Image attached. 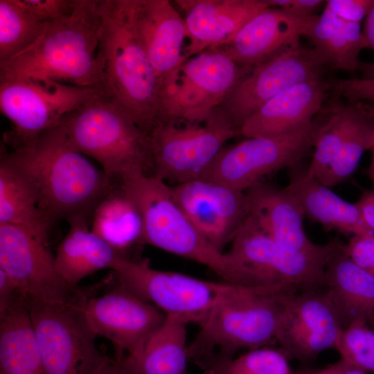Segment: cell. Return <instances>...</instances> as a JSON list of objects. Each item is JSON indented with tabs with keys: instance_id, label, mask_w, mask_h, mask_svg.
Here are the masks:
<instances>
[{
	"instance_id": "52",
	"label": "cell",
	"mask_w": 374,
	"mask_h": 374,
	"mask_svg": "<svg viewBox=\"0 0 374 374\" xmlns=\"http://www.w3.org/2000/svg\"><path fill=\"white\" fill-rule=\"evenodd\" d=\"M204 374H211L208 371H205Z\"/></svg>"
},
{
	"instance_id": "12",
	"label": "cell",
	"mask_w": 374,
	"mask_h": 374,
	"mask_svg": "<svg viewBox=\"0 0 374 374\" xmlns=\"http://www.w3.org/2000/svg\"><path fill=\"white\" fill-rule=\"evenodd\" d=\"M341 243L336 238L313 251L289 252L266 234L249 215L226 253L251 269L267 285L285 283L301 290L316 289L325 287L326 265Z\"/></svg>"
},
{
	"instance_id": "6",
	"label": "cell",
	"mask_w": 374,
	"mask_h": 374,
	"mask_svg": "<svg viewBox=\"0 0 374 374\" xmlns=\"http://www.w3.org/2000/svg\"><path fill=\"white\" fill-rule=\"evenodd\" d=\"M64 124L71 145L97 161L113 183L151 175L149 136L105 96L73 112Z\"/></svg>"
},
{
	"instance_id": "42",
	"label": "cell",
	"mask_w": 374,
	"mask_h": 374,
	"mask_svg": "<svg viewBox=\"0 0 374 374\" xmlns=\"http://www.w3.org/2000/svg\"><path fill=\"white\" fill-rule=\"evenodd\" d=\"M19 292L9 275L0 269V314L9 307Z\"/></svg>"
},
{
	"instance_id": "48",
	"label": "cell",
	"mask_w": 374,
	"mask_h": 374,
	"mask_svg": "<svg viewBox=\"0 0 374 374\" xmlns=\"http://www.w3.org/2000/svg\"><path fill=\"white\" fill-rule=\"evenodd\" d=\"M359 103L365 109H366L370 114L374 116V107L371 106L370 104L366 103H362V102H359ZM370 150H371L372 152V161H374V139H373Z\"/></svg>"
},
{
	"instance_id": "7",
	"label": "cell",
	"mask_w": 374,
	"mask_h": 374,
	"mask_svg": "<svg viewBox=\"0 0 374 374\" xmlns=\"http://www.w3.org/2000/svg\"><path fill=\"white\" fill-rule=\"evenodd\" d=\"M239 135L220 107L203 121L159 120L148 135L151 175L175 185L199 179L226 142Z\"/></svg>"
},
{
	"instance_id": "1",
	"label": "cell",
	"mask_w": 374,
	"mask_h": 374,
	"mask_svg": "<svg viewBox=\"0 0 374 374\" xmlns=\"http://www.w3.org/2000/svg\"><path fill=\"white\" fill-rule=\"evenodd\" d=\"M33 192L39 208L55 225L93 213L113 182L70 143L64 123L18 148L1 152Z\"/></svg>"
},
{
	"instance_id": "17",
	"label": "cell",
	"mask_w": 374,
	"mask_h": 374,
	"mask_svg": "<svg viewBox=\"0 0 374 374\" xmlns=\"http://www.w3.org/2000/svg\"><path fill=\"white\" fill-rule=\"evenodd\" d=\"M280 300L283 310L275 340L289 359L308 362L335 348L342 326L325 287L287 290Z\"/></svg>"
},
{
	"instance_id": "46",
	"label": "cell",
	"mask_w": 374,
	"mask_h": 374,
	"mask_svg": "<svg viewBox=\"0 0 374 374\" xmlns=\"http://www.w3.org/2000/svg\"><path fill=\"white\" fill-rule=\"evenodd\" d=\"M120 371L119 362L107 356L101 366L94 374H120Z\"/></svg>"
},
{
	"instance_id": "41",
	"label": "cell",
	"mask_w": 374,
	"mask_h": 374,
	"mask_svg": "<svg viewBox=\"0 0 374 374\" xmlns=\"http://www.w3.org/2000/svg\"><path fill=\"white\" fill-rule=\"evenodd\" d=\"M272 7L300 18L314 15L315 11L325 1L321 0H268Z\"/></svg>"
},
{
	"instance_id": "45",
	"label": "cell",
	"mask_w": 374,
	"mask_h": 374,
	"mask_svg": "<svg viewBox=\"0 0 374 374\" xmlns=\"http://www.w3.org/2000/svg\"><path fill=\"white\" fill-rule=\"evenodd\" d=\"M363 33L368 43L369 48L374 53V7L365 19Z\"/></svg>"
},
{
	"instance_id": "44",
	"label": "cell",
	"mask_w": 374,
	"mask_h": 374,
	"mask_svg": "<svg viewBox=\"0 0 374 374\" xmlns=\"http://www.w3.org/2000/svg\"><path fill=\"white\" fill-rule=\"evenodd\" d=\"M362 369L340 359L338 362L321 370L306 371V374H366Z\"/></svg>"
},
{
	"instance_id": "9",
	"label": "cell",
	"mask_w": 374,
	"mask_h": 374,
	"mask_svg": "<svg viewBox=\"0 0 374 374\" xmlns=\"http://www.w3.org/2000/svg\"><path fill=\"white\" fill-rule=\"evenodd\" d=\"M248 71L217 48L186 59L160 83L157 122L205 121Z\"/></svg>"
},
{
	"instance_id": "23",
	"label": "cell",
	"mask_w": 374,
	"mask_h": 374,
	"mask_svg": "<svg viewBox=\"0 0 374 374\" xmlns=\"http://www.w3.org/2000/svg\"><path fill=\"white\" fill-rule=\"evenodd\" d=\"M289 169L285 188L299 202L304 215L328 231L346 235H373L356 204L344 200L323 185L299 163Z\"/></svg>"
},
{
	"instance_id": "22",
	"label": "cell",
	"mask_w": 374,
	"mask_h": 374,
	"mask_svg": "<svg viewBox=\"0 0 374 374\" xmlns=\"http://www.w3.org/2000/svg\"><path fill=\"white\" fill-rule=\"evenodd\" d=\"M331 81L323 78L305 81L281 91L253 113L242 125L246 138L283 134L314 120L321 110Z\"/></svg>"
},
{
	"instance_id": "35",
	"label": "cell",
	"mask_w": 374,
	"mask_h": 374,
	"mask_svg": "<svg viewBox=\"0 0 374 374\" xmlns=\"http://www.w3.org/2000/svg\"><path fill=\"white\" fill-rule=\"evenodd\" d=\"M280 349L261 347L206 370L211 374H301Z\"/></svg>"
},
{
	"instance_id": "43",
	"label": "cell",
	"mask_w": 374,
	"mask_h": 374,
	"mask_svg": "<svg viewBox=\"0 0 374 374\" xmlns=\"http://www.w3.org/2000/svg\"><path fill=\"white\" fill-rule=\"evenodd\" d=\"M355 204L368 226L374 231V190H364Z\"/></svg>"
},
{
	"instance_id": "10",
	"label": "cell",
	"mask_w": 374,
	"mask_h": 374,
	"mask_svg": "<svg viewBox=\"0 0 374 374\" xmlns=\"http://www.w3.org/2000/svg\"><path fill=\"white\" fill-rule=\"evenodd\" d=\"M321 122L314 119L283 134L247 138L223 148L199 179L246 191L269 175L301 163L314 147Z\"/></svg>"
},
{
	"instance_id": "50",
	"label": "cell",
	"mask_w": 374,
	"mask_h": 374,
	"mask_svg": "<svg viewBox=\"0 0 374 374\" xmlns=\"http://www.w3.org/2000/svg\"><path fill=\"white\" fill-rule=\"evenodd\" d=\"M367 175L369 176L374 186V161H371L368 168L367 169Z\"/></svg>"
},
{
	"instance_id": "16",
	"label": "cell",
	"mask_w": 374,
	"mask_h": 374,
	"mask_svg": "<svg viewBox=\"0 0 374 374\" xmlns=\"http://www.w3.org/2000/svg\"><path fill=\"white\" fill-rule=\"evenodd\" d=\"M48 244L24 227L0 224V269L26 299L49 303L82 301L87 292L69 287L61 278Z\"/></svg>"
},
{
	"instance_id": "31",
	"label": "cell",
	"mask_w": 374,
	"mask_h": 374,
	"mask_svg": "<svg viewBox=\"0 0 374 374\" xmlns=\"http://www.w3.org/2000/svg\"><path fill=\"white\" fill-rule=\"evenodd\" d=\"M0 224L24 227L48 244L54 226L39 208L26 182L3 160L0 161Z\"/></svg>"
},
{
	"instance_id": "29",
	"label": "cell",
	"mask_w": 374,
	"mask_h": 374,
	"mask_svg": "<svg viewBox=\"0 0 374 374\" xmlns=\"http://www.w3.org/2000/svg\"><path fill=\"white\" fill-rule=\"evenodd\" d=\"M0 374H47L20 293L0 314Z\"/></svg>"
},
{
	"instance_id": "5",
	"label": "cell",
	"mask_w": 374,
	"mask_h": 374,
	"mask_svg": "<svg viewBox=\"0 0 374 374\" xmlns=\"http://www.w3.org/2000/svg\"><path fill=\"white\" fill-rule=\"evenodd\" d=\"M122 184L141 211L145 244L202 264L224 282L251 285L247 268L215 248L197 231L173 199L170 185L147 175Z\"/></svg>"
},
{
	"instance_id": "53",
	"label": "cell",
	"mask_w": 374,
	"mask_h": 374,
	"mask_svg": "<svg viewBox=\"0 0 374 374\" xmlns=\"http://www.w3.org/2000/svg\"><path fill=\"white\" fill-rule=\"evenodd\" d=\"M301 374H306V371H301Z\"/></svg>"
},
{
	"instance_id": "8",
	"label": "cell",
	"mask_w": 374,
	"mask_h": 374,
	"mask_svg": "<svg viewBox=\"0 0 374 374\" xmlns=\"http://www.w3.org/2000/svg\"><path fill=\"white\" fill-rule=\"evenodd\" d=\"M100 96L104 94L98 86L31 78L0 82V109L12 123L3 142L11 150L23 146Z\"/></svg>"
},
{
	"instance_id": "36",
	"label": "cell",
	"mask_w": 374,
	"mask_h": 374,
	"mask_svg": "<svg viewBox=\"0 0 374 374\" xmlns=\"http://www.w3.org/2000/svg\"><path fill=\"white\" fill-rule=\"evenodd\" d=\"M340 359L374 374V330L363 321L342 328L335 347Z\"/></svg>"
},
{
	"instance_id": "21",
	"label": "cell",
	"mask_w": 374,
	"mask_h": 374,
	"mask_svg": "<svg viewBox=\"0 0 374 374\" xmlns=\"http://www.w3.org/2000/svg\"><path fill=\"white\" fill-rule=\"evenodd\" d=\"M308 18L296 17L280 8L269 7L249 19L229 43L217 48L249 70L300 44Z\"/></svg>"
},
{
	"instance_id": "33",
	"label": "cell",
	"mask_w": 374,
	"mask_h": 374,
	"mask_svg": "<svg viewBox=\"0 0 374 374\" xmlns=\"http://www.w3.org/2000/svg\"><path fill=\"white\" fill-rule=\"evenodd\" d=\"M46 24L24 7L20 0H0V64L31 46Z\"/></svg>"
},
{
	"instance_id": "11",
	"label": "cell",
	"mask_w": 374,
	"mask_h": 374,
	"mask_svg": "<svg viewBox=\"0 0 374 374\" xmlns=\"http://www.w3.org/2000/svg\"><path fill=\"white\" fill-rule=\"evenodd\" d=\"M87 298L65 303L24 298L47 374H94L107 359L82 312Z\"/></svg>"
},
{
	"instance_id": "15",
	"label": "cell",
	"mask_w": 374,
	"mask_h": 374,
	"mask_svg": "<svg viewBox=\"0 0 374 374\" xmlns=\"http://www.w3.org/2000/svg\"><path fill=\"white\" fill-rule=\"evenodd\" d=\"M325 68L312 48L298 44L249 69L219 107L241 134L244 123L269 100L296 84L323 78Z\"/></svg>"
},
{
	"instance_id": "39",
	"label": "cell",
	"mask_w": 374,
	"mask_h": 374,
	"mask_svg": "<svg viewBox=\"0 0 374 374\" xmlns=\"http://www.w3.org/2000/svg\"><path fill=\"white\" fill-rule=\"evenodd\" d=\"M342 249L354 262L374 275V234L353 235L343 244Z\"/></svg>"
},
{
	"instance_id": "18",
	"label": "cell",
	"mask_w": 374,
	"mask_h": 374,
	"mask_svg": "<svg viewBox=\"0 0 374 374\" xmlns=\"http://www.w3.org/2000/svg\"><path fill=\"white\" fill-rule=\"evenodd\" d=\"M173 199L197 231L222 251L250 215L245 191L201 179L170 186Z\"/></svg>"
},
{
	"instance_id": "2",
	"label": "cell",
	"mask_w": 374,
	"mask_h": 374,
	"mask_svg": "<svg viewBox=\"0 0 374 374\" xmlns=\"http://www.w3.org/2000/svg\"><path fill=\"white\" fill-rule=\"evenodd\" d=\"M100 87L149 135L159 118V80L134 28L132 0H99Z\"/></svg>"
},
{
	"instance_id": "47",
	"label": "cell",
	"mask_w": 374,
	"mask_h": 374,
	"mask_svg": "<svg viewBox=\"0 0 374 374\" xmlns=\"http://www.w3.org/2000/svg\"><path fill=\"white\" fill-rule=\"evenodd\" d=\"M359 68L363 73V78H374V62L359 64Z\"/></svg>"
},
{
	"instance_id": "51",
	"label": "cell",
	"mask_w": 374,
	"mask_h": 374,
	"mask_svg": "<svg viewBox=\"0 0 374 374\" xmlns=\"http://www.w3.org/2000/svg\"><path fill=\"white\" fill-rule=\"evenodd\" d=\"M368 323H371L373 326V330H374V314L369 319Z\"/></svg>"
},
{
	"instance_id": "25",
	"label": "cell",
	"mask_w": 374,
	"mask_h": 374,
	"mask_svg": "<svg viewBox=\"0 0 374 374\" xmlns=\"http://www.w3.org/2000/svg\"><path fill=\"white\" fill-rule=\"evenodd\" d=\"M69 229L60 242L55 255V269L71 287L85 277L105 268L111 270L121 259L114 248L89 229V222L81 216L69 219Z\"/></svg>"
},
{
	"instance_id": "49",
	"label": "cell",
	"mask_w": 374,
	"mask_h": 374,
	"mask_svg": "<svg viewBox=\"0 0 374 374\" xmlns=\"http://www.w3.org/2000/svg\"><path fill=\"white\" fill-rule=\"evenodd\" d=\"M120 367H121L120 374H141L140 373L137 372L136 371L132 368H128L122 365L121 363H120Z\"/></svg>"
},
{
	"instance_id": "37",
	"label": "cell",
	"mask_w": 374,
	"mask_h": 374,
	"mask_svg": "<svg viewBox=\"0 0 374 374\" xmlns=\"http://www.w3.org/2000/svg\"><path fill=\"white\" fill-rule=\"evenodd\" d=\"M331 89L350 103L374 101V78L335 80Z\"/></svg>"
},
{
	"instance_id": "4",
	"label": "cell",
	"mask_w": 374,
	"mask_h": 374,
	"mask_svg": "<svg viewBox=\"0 0 374 374\" xmlns=\"http://www.w3.org/2000/svg\"><path fill=\"white\" fill-rule=\"evenodd\" d=\"M100 25L99 0H75L69 15L47 23L31 46L0 64V82L31 78L100 87Z\"/></svg>"
},
{
	"instance_id": "26",
	"label": "cell",
	"mask_w": 374,
	"mask_h": 374,
	"mask_svg": "<svg viewBox=\"0 0 374 374\" xmlns=\"http://www.w3.org/2000/svg\"><path fill=\"white\" fill-rule=\"evenodd\" d=\"M342 245L328 262L325 288L344 328L355 321L368 323L374 314V275L354 262L343 251Z\"/></svg>"
},
{
	"instance_id": "40",
	"label": "cell",
	"mask_w": 374,
	"mask_h": 374,
	"mask_svg": "<svg viewBox=\"0 0 374 374\" xmlns=\"http://www.w3.org/2000/svg\"><path fill=\"white\" fill-rule=\"evenodd\" d=\"M326 7L339 18L350 22H360L374 7V0H328Z\"/></svg>"
},
{
	"instance_id": "3",
	"label": "cell",
	"mask_w": 374,
	"mask_h": 374,
	"mask_svg": "<svg viewBox=\"0 0 374 374\" xmlns=\"http://www.w3.org/2000/svg\"><path fill=\"white\" fill-rule=\"evenodd\" d=\"M289 284L248 287L225 283L200 330L188 345V359L205 371L233 358L242 348L264 347L276 339Z\"/></svg>"
},
{
	"instance_id": "19",
	"label": "cell",
	"mask_w": 374,
	"mask_h": 374,
	"mask_svg": "<svg viewBox=\"0 0 374 374\" xmlns=\"http://www.w3.org/2000/svg\"><path fill=\"white\" fill-rule=\"evenodd\" d=\"M188 35L184 60L229 43L240 28L261 10L268 0H175Z\"/></svg>"
},
{
	"instance_id": "27",
	"label": "cell",
	"mask_w": 374,
	"mask_h": 374,
	"mask_svg": "<svg viewBox=\"0 0 374 374\" xmlns=\"http://www.w3.org/2000/svg\"><path fill=\"white\" fill-rule=\"evenodd\" d=\"M91 231L126 259L139 258L137 251L145 244L141 211L122 183H113L97 206Z\"/></svg>"
},
{
	"instance_id": "14",
	"label": "cell",
	"mask_w": 374,
	"mask_h": 374,
	"mask_svg": "<svg viewBox=\"0 0 374 374\" xmlns=\"http://www.w3.org/2000/svg\"><path fill=\"white\" fill-rule=\"evenodd\" d=\"M114 280V287L107 292L91 294L86 299L82 312L96 336L112 342L116 360L137 362L147 341L166 316Z\"/></svg>"
},
{
	"instance_id": "20",
	"label": "cell",
	"mask_w": 374,
	"mask_h": 374,
	"mask_svg": "<svg viewBox=\"0 0 374 374\" xmlns=\"http://www.w3.org/2000/svg\"><path fill=\"white\" fill-rule=\"evenodd\" d=\"M132 17L160 84L184 61L188 45L185 21L168 0H132Z\"/></svg>"
},
{
	"instance_id": "34",
	"label": "cell",
	"mask_w": 374,
	"mask_h": 374,
	"mask_svg": "<svg viewBox=\"0 0 374 374\" xmlns=\"http://www.w3.org/2000/svg\"><path fill=\"white\" fill-rule=\"evenodd\" d=\"M352 103L337 106L322 121L314 145L310 173L320 181L334 160L346 133Z\"/></svg>"
},
{
	"instance_id": "30",
	"label": "cell",
	"mask_w": 374,
	"mask_h": 374,
	"mask_svg": "<svg viewBox=\"0 0 374 374\" xmlns=\"http://www.w3.org/2000/svg\"><path fill=\"white\" fill-rule=\"evenodd\" d=\"M187 324L181 319L166 316L147 341L137 362H118L141 374H188Z\"/></svg>"
},
{
	"instance_id": "38",
	"label": "cell",
	"mask_w": 374,
	"mask_h": 374,
	"mask_svg": "<svg viewBox=\"0 0 374 374\" xmlns=\"http://www.w3.org/2000/svg\"><path fill=\"white\" fill-rule=\"evenodd\" d=\"M39 20L44 24L55 21L69 15L75 0H20Z\"/></svg>"
},
{
	"instance_id": "13",
	"label": "cell",
	"mask_w": 374,
	"mask_h": 374,
	"mask_svg": "<svg viewBox=\"0 0 374 374\" xmlns=\"http://www.w3.org/2000/svg\"><path fill=\"white\" fill-rule=\"evenodd\" d=\"M112 271L117 282L166 316L199 325L226 283L156 269L151 267L148 258L121 259Z\"/></svg>"
},
{
	"instance_id": "32",
	"label": "cell",
	"mask_w": 374,
	"mask_h": 374,
	"mask_svg": "<svg viewBox=\"0 0 374 374\" xmlns=\"http://www.w3.org/2000/svg\"><path fill=\"white\" fill-rule=\"evenodd\" d=\"M352 103L349 125L339 150L319 181L328 188L346 180L357 169L364 152L374 139V116L359 103Z\"/></svg>"
},
{
	"instance_id": "28",
	"label": "cell",
	"mask_w": 374,
	"mask_h": 374,
	"mask_svg": "<svg viewBox=\"0 0 374 374\" xmlns=\"http://www.w3.org/2000/svg\"><path fill=\"white\" fill-rule=\"evenodd\" d=\"M303 37L326 66L339 70L359 68L361 51L369 48L360 24L345 21L326 8L308 19Z\"/></svg>"
},
{
	"instance_id": "24",
	"label": "cell",
	"mask_w": 374,
	"mask_h": 374,
	"mask_svg": "<svg viewBox=\"0 0 374 374\" xmlns=\"http://www.w3.org/2000/svg\"><path fill=\"white\" fill-rule=\"evenodd\" d=\"M245 192L250 204V215L283 249L299 253L319 247L306 235L301 206L285 188L280 189L262 181Z\"/></svg>"
}]
</instances>
